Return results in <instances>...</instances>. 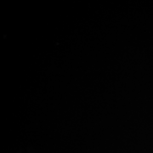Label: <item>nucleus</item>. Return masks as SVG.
Listing matches in <instances>:
<instances>
[]
</instances>
